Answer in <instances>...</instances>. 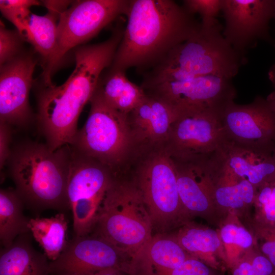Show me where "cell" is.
Masks as SVG:
<instances>
[{"instance_id":"obj_1","label":"cell","mask_w":275,"mask_h":275,"mask_svg":"<svg viewBox=\"0 0 275 275\" xmlns=\"http://www.w3.org/2000/svg\"><path fill=\"white\" fill-rule=\"evenodd\" d=\"M124 30L120 25L106 40L78 47L75 68L66 81L59 86L44 85L38 92V129L52 151L71 144L80 114L94 94L102 72L112 64Z\"/></svg>"},{"instance_id":"obj_2","label":"cell","mask_w":275,"mask_h":275,"mask_svg":"<svg viewBox=\"0 0 275 275\" xmlns=\"http://www.w3.org/2000/svg\"><path fill=\"white\" fill-rule=\"evenodd\" d=\"M125 15L112 71L150 69L201 26L194 15L172 0H130Z\"/></svg>"},{"instance_id":"obj_3","label":"cell","mask_w":275,"mask_h":275,"mask_svg":"<svg viewBox=\"0 0 275 275\" xmlns=\"http://www.w3.org/2000/svg\"><path fill=\"white\" fill-rule=\"evenodd\" d=\"M223 30L216 19L201 22L193 35L150 68L141 86L146 90L164 82L206 76L232 79L247 60L226 40Z\"/></svg>"},{"instance_id":"obj_4","label":"cell","mask_w":275,"mask_h":275,"mask_svg":"<svg viewBox=\"0 0 275 275\" xmlns=\"http://www.w3.org/2000/svg\"><path fill=\"white\" fill-rule=\"evenodd\" d=\"M71 148L52 151L46 144L25 141L12 149L7 164L24 206L34 212L69 209L66 187Z\"/></svg>"},{"instance_id":"obj_5","label":"cell","mask_w":275,"mask_h":275,"mask_svg":"<svg viewBox=\"0 0 275 275\" xmlns=\"http://www.w3.org/2000/svg\"><path fill=\"white\" fill-rule=\"evenodd\" d=\"M92 232L132 258L153 235L152 222L141 195L125 173L116 174Z\"/></svg>"},{"instance_id":"obj_6","label":"cell","mask_w":275,"mask_h":275,"mask_svg":"<svg viewBox=\"0 0 275 275\" xmlns=\"http://www.w3.org/2000/svg\"><path fill=\"white\" fill-rule=\"evenodd\" d=\"M123 172L140 192L153 231L167 233L184 210L175 166L164 145L137 149Z\"/></svg>"},{"instance_id":"obj_7","label":"cell","mask_w":275,"mask_h":275,"mask_svg":"<svg viewBox=\"0 0 275 275\" xmlns=\"http://www.w3.org/2000/svg\"><path fill=\"white\" fill-rule=\"evenodd\" d=\"M87 121L70 146L116 174L122 171L136 151L127 115L114 109L95 91Z\"/></svg>"},{"instance_id":"obj_8","label":"cell","mask_w":275,"mask_h":275,"mask_svg":"<svg viewBox=\"0 0 275 275\" xmlns=\"http://www.w3.org/2000/svg\"><path fill=\"white\" fill-rule=\"evenodd\" d=\"M130 0H84L74 2L60 16L54 50L43 64L44 85L66 54L95 36L119 16L126 15Z\"/></svg>"},{"instance_id":"obj_9","label":"cell","mask_w":275,"mask_h":275,"mask_svg":"<svg viewBox=\"0 0 275 275\" xmlns=\"http://www.w3.org/2000/svg\"><path fill=\"white\" fill-rule=\"evenodd\" d=\"M70 148L66 197L72 214L74 236H84L93 231L116 173L99 161Z\"/></svg>"},{"instance_id":"obj_10","label":"cell","mask_w":275,"mask_h":275,"mask_svg":"<svg viewBox=\"0 0 275 275\" xmlns=\"http://www.w3.org/2000/svg\"><path fill=\"white\" fill-rule=\"evenodd\" d=\"M223 113L205 110L177 115L164 145L171 158L190 162L208 159L216 154L227 140Z\"/></svg>"},{"instance_id":"obj_11","label":"cell","mask_w":275,"mask_h":275,"mask_svg":"<svg viewBox=\"0 0 275 275\" xmlns=\"http://www.w3.org/2000/svg\"><path fill=\"white\" fill-rule=\"evenodd\" d=\"M144 90L167 103L177 115L205 110L223 112L236 96L232 79L215 76L164 82Z\"/></svg>"},{"instance_id":"obj_12","label":"cell","mask_w":275,"mask_h":275,"mask_svg":"<svg viewBox=\"0 0 275 275\" xmlns=\"http://www.w3.org/2000/svg\"><path fill=\"white\" fill-rule=\"evenodd\" d=\"M130 255L107 240L95 235L75 236L60 256L50 261L52 273L88 275L115 268L127 273Z\"/></svg>"},{"instance_id":"obj_13","label":"cell","mask_w":275,"mask_h":275,"mask_svg":"<svg viewBox=\"0 0 275 275\" xmlns=\"http://www.w3.org/2000/svg\"><path fill=\"white\" fill-rule=\"evenodd\" d=\"M222 12L223 35L242 56L259 41H271L269 24L274 17V0H222Z\"/></svg>"},{"instance_id":"obj_14","label":"cell","mask_w":275,"mask_h":275,"mask_svg":"<svg viewBox=\"0 0 275 275\" xmlns=\"http://www.w3.org/2000/svg\"><path fill=\"white\" fill-rule=\"evenodd\" d=\"M228 140L275 150V110L268 97L256 96L246 104L230 102L222 116Z\"/></svg>"},{"instance_id":"obj_15","label":"cell","mask_w":275,"mask_h":275,"mask_svg":"<svg viewBox=\"0 0 275 275\" xmlns=\"http://www.w3.org/2000/svg\"><path fill=\"white\" fill-rule=\"evenodd\" d=\"M36 64L31 56L19 54L1 66L0 122L22 128L33 121L29 96Z\"/></svg>"},{"instance_id":"obj_16","label":"cell","mask_w":275,"mask_h":275,"mask_svg":"<svg viewBox=\"0 0 275 275\" xmlns=\"http://www.w3.org/2000/svg\"><path fill=\"white\" fill-rule=\"evenodd\" d=\"M217 160L223 175L236 181L246 180L256 188L275 179V150L227 139L218 152Z\"/></svg>"},{"instance_id":"obj_17","label":"cell","mask_w":275,"mask_h":275,"mask_svg":"<svg viewBox=\"0 0 275 275\" xmlns=\"http://www.w3.org/2000/svg\"><path fill=\"white\" fill-rule=\"evenodd\" d=\"M176 117L167 103L146 93L141 103L127 115L136 149L165 145Z\"/></svg>"},{"instance_id":"obj_18","label":"cell","mask_w":275,"mask_h":275,"mask_svg":"<svg viewBox=\"0 0 275 275\" xmlns=\"http://www.w3.org/2000/svg\"><path fill=\"white\" fill-rule=\"evenodd\" d=\"M208 160L190 162L173 160L176 169L178 193L184 211L200 213L209 207L213 184Z\"/></svg>"},{"instance_id":"obj_19","label":"cell","mask_w":275,"mask_h":275,"mask_svg":"<svg viewBox=\"0 0 275 275\" xmlns=\"http://www.w3.org/2000/svg\"><path fill=\"white\" fill-rule=\"evenodd\" d=\"M0 275H52L50 261L33 245L29 233L0 253Z\"/></svg>"},{"instance_id":"obj_20","label":"cell","mask_w":275,"mask_h":275,"mask_svg":"<svg viewBox=\"0 0 275 275\" xmlns=\"http://www.w3.org/2000/svg\"><path fill=\"white\" fill-rule=\"evenodd\" d=\"M96 89L103 99L118 112L127 115L146 96L144 89L131 81L126 72L109 70Z\"/></svg>"},{"instance_id":"obj_21","label":"cell","mask_w":275,"mask_h":275,"mask_svg":"<svg viewBox=\"0 0 275 275\" xmlns=\"http://www.w3.org/2000/svg\"><path fill=\"white\" fill-rule=\"evenodd\" d=\"M24 203L15 189L0 190V242L11 245L20 235L29 233V220L23 214Z\"/></svg>"},{"instance_id":"obj_22","label":"cell","mask_w":275,"mask_h":275,"mask_svg":"<svg viewBox=\"0 0 275 275\" xmlns=\"http://www.w3.org/2000/svg\"><path fill=\"white\" fill-rule=\"evenodd\" d=\"M30 232L50 261L56 260L64 250L67 242L68 223L63 212L51 217L30 218Z\"/></svg>"},{"instance_id":"obj_23","label":"cell","mask_w":275,"mask_h":275,"mask_svg":"<svg viewBox=\"0 0 275 275\" xmlns=\"http://www.w3.org/2000/svg\"><path fill=\"white\" fill-rule=\"evenodd\" d=\"M155 270L174 269L189 257L176 237L156 233L141 250Z\"/></svg>"},{"instance_id":"obj_24","label":"cell","mask_w":275,"mask_h":275,"mask_svg":"<svg viewBox=\"0 0 275 275\" xmlns=\"http://www.w3.org/2000/svg\"><path fill=\"white\" fill-rule=\"evenodd\" d=\"M60 16L48 12L43 16L31 13L23 39L30 43L46 63L53 53L57 42V20Z\"/></svg>"},{"instance_id":"obj_25","label":"cell","mask_w":275,"mask_h":275,"mask_svg":"<svg viewBox=\"0 0 275 275\" xmlns=\"http://www.w3.org/2000/svg\"><path fill=\"white\" fill-rule=\"evenodd\" d=\"M256 189L246 180L221 182L213 184L212 197L222 207L240 208L255 199Z\"/></svg>"},{"instance_id":"obj_26","label":"cell","mask_w":275,"mask_h":275,"mask_svg":"<svg viewBox=\"0 0 275 275\" xmlns=\"http://www.w3.org/2000/svg\"><path fill=\"white\" fill-rule=\"evenodd\" d=\"M176 238L186 252L193 255L215 252L220 245L218 236L212 229L188 227L181 230Z\"/></svg>"},{"instance_id":"obj_27","label":"cell","mask_w":275,"mask_h":275,"mask_svg":"<svg viewBox=\"0 0 275 275\" xmlns=\"http://www.w3.org/2000/svg\"><path fill=\"white\" fill-rule=\"evenodd\" d=\"M40 3L32 0H1L0 8L3 15L16 27L22 37L25 33L27 21L31 14L30 8Z\"/></svg>"},{"instance_id":"obj_28","label":"cell","mask_w":275,"mask_h":275,"mask_svg":"<svg viewBox=\"0 0 275 275\" xmlns=\"http://www.w3.org/2000/svg\"><path fill=\"white\" fill-rule=\"evenodd\" d=\"M182 5L191 14H199L201 22H208L222 11V0H184Z\"/></svg>"},{"instance_id":"obj_29","label":"cell","mask_w":275,"mask_h":275,"mask_svg":"<svg viewBox=\"0 0 275 275\" xmlns=\"http://www.w3.org/2000/svg\"><path fill=\"white\" fill-rule=\"evenodd\" d=\"M20 41L18 35L13 31L0 28V64L1 66L19 55Z\"/></svg>"},{"instance_id":"obj_30","label":"cell","mask_w":275,"mask_h":275,"mask_svg":"<svg viewBox=\"0 0 275 275\" xmlns=\"http://www.w3.org/2000/svg\"><path fill=\"white\" fill-rule=\"evenodd\" d=\"M154 270L156 275H216L205 263L192 256L174 269Z\"/></svg>"},{"instance_id":"obj_31","label":"cell","mask_w":275,"mask_h":275,"mask_svg":"<svg viewBox=\"0 0 275 275\" xmlns=\"http://www.w3.org/2000/svg\"><path fill=\"white\" fill-rule=\"evenodd\" d=\"M221 236L225 243L237 244L243 248L250 247L253 242L252 237L248 231L234 224L224 226L221 230Z\"/></svg>"},{"instance_id":"obj_32","label":"cell","mask_w":275,"mask_h":275,"mask_svg":"<svg viewBox=\"0 0 275 275\" xmlns=\"http://www.w3.org/2000/svg\"><path fill=\"white\" fill-rule=\"evenodd\" d=\"M12 134V126L0 122V167L3 169L10 155V143Z\"/></svg>"},{"instance_id":"obj_33","label":"cell","mask_w":275,"mask_h":275,"mask_svg":"<svg viewBox=\"0 0 275 275\" xmlns=\"http://www.w3.org/2000/svg\"><path fill=\"white\" fill-rule=\"evenodd\" d=\"M259 187L256 198L262 208L275 207V179L266 182Z\"/></svg>"},{"instance_id":"obj_34","label":"cell","mask_w":275,"mask_h":275,"mask_svg":"<svg viewBox=\"0 0 275 275\" xmlns=\"http://www.w3.org/2000/svg\"><path fill=\"white\" fill-rule=\"evenodd\" d=\"M271 234L266 238L261 246V251L272 263L275 270V224L270 225Z\"/></svg>"},{"instance_id":"obj_35","label":"cell","mask_w":275,"mask_h":275,"mask_svg":"<svg viewBox=\"0 0 275 275\" xmlns=\"http://www.w3.org/2000/svg\"><path fill=\"white\" fill-rule=\"evenodd\" d=\"M71 1H43L44 6L47 8L49 12L60 15L67 9Z\"/></svg>"},{"instance_id":"obj_36","label":"cell","mask_w":275,"mask_h":275,"mask_svg":"<svg viewBox=\"0 0 275 275\" xmlns=\"http://www.w3.org/2000/svg\"><path fill=\"white\" fill-rule=\"evenodd\" d=\"M268 76L274 89V91L268 97L271 101L275 110V66L273 65L270 68L268 72Z\"/></svg>"},{"instance_id":"obj_37","label":"cell","mask_w":275,"mask_h":275,"mask_svg":"<svg viewBox=\"0 0 275 275\" xmlns=\"http://www.w3.org/2000/svg\"><path fill=\"white\" fill-rule=\"evenodd\" d=\"M88 275H127L124 272L115 268L106 269Z\"/></svg>"},{"instance_id":"obj_38","label":"cell","mask_w":275,"mask_h":275,"mask_svg":"<svg viewBox=\"0 0 275 275\" xmlns=\"http://www.w3.org/2000/svg\"><path fill=\"white\" fill-rule=\"evenodd\" d=\"M52 275H77V274H54V273H52Z\"/></svg>"},{"instance_id":"obj_39","label":"cell","mask_w":275,"mask_h":275,"mask_svg":"<svg viewBox=\"0 0 275 275\" xmlns=\"http://www.w3.org/2000/svg\"><path fill=\"white\" fill-rule=\"evenodd\" d=\"M274 18H275V0H274ZM273 65L275 66V63L273 64Z\"/></svg>"}]
</instances>
